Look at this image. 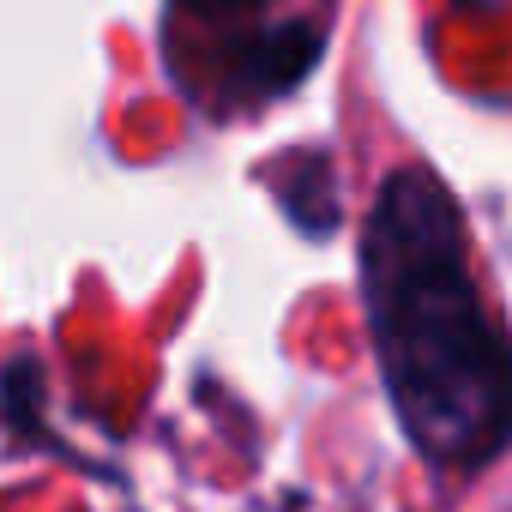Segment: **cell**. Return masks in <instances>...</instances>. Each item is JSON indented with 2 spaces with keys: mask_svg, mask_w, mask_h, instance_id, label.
<instances>
[{
  "mask_svg": "<svg viewBox=\"0 0 512 512\" xmlns=\"http://www.w3.org/2000/svg\"><path fill=\"white\" fill-rule=\"evenodd\" d=\"M326 55V25L320 19H290V25H260L247 43H235V79L229 97L260 103V97H284L296 91Z\"/></svg>",
  "mask_w": 512,
  "mask_h": 512,
  "instance_id": "7a4b0ae2",
  "label": "cell"
},
{
  "mask_svg": "<svg viewBox=\"0 0 512 512\" xmlns=\"http://www.w3.org/2000/svg\"><path fill=\"white\" fill-rule=\"evenodd\" d=\"M362 296L398 428L434 470H482L512 446V338L488 314L464 217L428 169H398L362 229Z\"/></svg>",
  "mask_w": 512,
  "mask_h": 512,
  "instance_id": "6da1fadb",
  "label": "cell"
},
{
  "mask_svg": "<svg viewBox=\"0 0 512 512\" xmlns=\"http://www.w3.org/2000/svg\"><path fill=\"white\" fill-rule=\"evenodd\" d=\"M175 13L187 19H205V25H223V19H241V13H260L266 0H169Z\"/></svg>",
  "mask_w": 512,
  "mask_h": 512,
  "instance_id": "3957f363",
  "label": "cell"
}]
</instances>
